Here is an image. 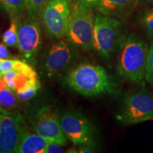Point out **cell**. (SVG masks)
<instances>
[{"instance_id": "1", "label": "cell", "mask_w": 153, "mask_h": 153, "mask_svg": "<svg viewBox=\"0 0 153 153\" xmlns=\"http://www.w3.org/2000/svg\"><path fill=\"white\" fill-rule=\"evenodd\" d=\"M65 82L74 91L85 97H97L114 90V82L106 69L91 62H82L67 74Z\"/></svg>"}, {"instance_id": "2", "label": "cell", "mask_w": 153, "mask_h": 153, "mask_svg": "<svg viewBox=\"0 0 153 153\" xmlns=\"http://www.w3.org/2000/svg\"><path fill=\"white\" fill-rule=\"evenodd\" d=\"M117 71L120 76L131 82L144 79L150 45L137 34H130L120 47Z\"/></svg>"}, {"instance_id": "3", "label": "cell", "mask_w": 153, "mask_h": 153, "mask_svg": "<svg viewBox=\"0 0 153 153\" xmlns=\"http://www.w3.org/2000/svg\"><path fill=\"white\" fill-rule=\"evenodd\" d=\"M94 20L92 9L79 0L71 5L65 37L69 43L83 51L93 49Z\"/></svg>"}, {"instance_id": "4", "label": "cell", "mask_w": 153, "mask_h": 153, "mask_svg": "<svg viewBox=\"0 0 153 153\" xmlns=\"http://www.w3.org/2000/svg\"><path fill=\"white\" fill-rule=\"evenodd\" d=\"M123 41L120 21L102 14L95 16L93 49L101 57L109 59Z\"/></svg>"}, {"instance_id": "5", "label": "cell", "mask_w": 153, "mask_h": 153, "mask_svg": "<svg viewBox=\"0 0 153 153\" xmlns=\"http://www.w3.org/2000/svg\"><path fill=\"white\" fill-rule=\"evenodd\" d=\"M116 118L123 125L137 124L152 119V94L143 86L126 96Z\"/></svg>"}, {"instance_id": "6", "label": "cell", "mask_w": 153, "mask_h": 153, "mask_svg": "<svg viewBox=\"0 0 153 153\" xmlns=\"http://www.w3.org/2000/svg\"><path fill=\"white\" fill-rule=\"evenodd\" d=\"M70 0H50L41 11L43 26L53 37L60 39L65 37L70 12Z\"/></svg>"}, {"instance_id": "7", "label": "cell", "mask_w": 153, "mask_h": 153, "mask_svg": "<svg viewBox=\"0 0 153 153\" xmlns=\"http://www.w3.org/2000/svg\"><path fill=\"white\" fill-rule=\"evenodd\" d=\"M60 125L65 135L74 145H92L94 129L91 122L78 111H66L60 116Z\"/></svg>"}, {"instance_id": "8", "label": "cell", "mask_w": 153, "mask_h": 153, "mask_svg": "<svg viewBox=\"0 0 153 153\" xmlns=\"http://www.w3.org/2000/svg\"><path fill=\"white\" fill-rule=\"evenodd\" d=\"M41 28L36 17L28 16L18 26L17 48L22 57L33 63L41 48Z\"/></svg>"}, {"instance_id": "9", "label": "cell", "mask_w": 153, "mask_h": 153, "mask_svg": "<svg viewBox=\"0 0 153 153\" xmlns=\"http://www.w3.org/2000/svg\"><path fill=\"white\" fill-rule=\"evenodd\" d=\"M35 132L48 140L65 145L66 136L60 125V116L54 106H45L36 113L33 120Z\"/></svg>"}, {"instance_id": "10", "label": "cell", "mask_w": 153, "mask_h": 153, "mask_svg": "<svg viewBox=\"0 0 153 153\" xmlns=\"http://www.w3.org/2000/svg\"><path fill=\"white\" fill-rule=\"evenodd\" d=\"M26 129L24 118L20 114L9 112L2 115L0 118V153L16 152Z\"/></svg>"}, {"instance_id": "11", "label": "cell", "mask_w": 153, "mask_h": 153, "mask_svg": "<svg viewBox=\"0 0 153 153\" xmlns=\"http://www.w3.org/2000/svg\"><path fill=\"white\" fill-rule=\"evenodd\" d=\"M68 40L53 43L44 57V69L48 75H54L66 70L75 58V53Z\"/></svg>"}, {"instance_id": "12", "label": "cell", "mask_w": 153, "mask_h": 153, "mask_svg": "<svg viewBox=\"0 0 153 153\" xmlns=\"http://www.w3.org/2000/svg\"><path fill=\"white\" fill-rule=\"evenodd\" d=\"M138 0H99L97 8L104 16L122 18L131 14Z\"/></svg>"}, {"instance_id": "13", "label": "cell", "mask_w": 153, "mask_h": 153, "mask_svg": "<svg viewBox=\"0 0 153 153\" xmlns=\"http://www.w3.org/2000/svg\"><path fill=\"white\" fill-rule=\"evenodd\" d=\"M49 140L38 134L25 131L22 135L16 153H45Z\"/></svg>"}, {"instance_id": "14", "label": "cell", "mask_w": 153, "mask_h": 153, "mask_svg": "<svg viewBox=\"0 0 153 153\" xmlns=\"http://www.w3.org/2000/svg\"><path fill=\"white\" fill-rule=\"evenodd\" d=\"M0 4L13 20L20 19L26 9L25 0H0Z\"/></svg>"}, {"instance_id": "15", "label": "cell", "mask_w": 153, "mask_h": 153, "mask_svg": "<svg viewBox=\"0 0 153 153\" xmlns=\"http://www.w3.org/2000/svg\"><path fill=\"white\" fill-rule=\"evenodd\" d=\"M3 41L5 45L9 47H17L18 41V24L16 21L13 20L10 27L4 32L3 35Z\"/></svg>"}, {"instance_id": "16", "label": "cell", "mask_w": 153, "mask_h": 153, "mask_svg": "<svg viewBox=\"0 0 153 153\" xmlns=\"http://www.w3.org/2000/svg\"><path fill=\"white\" fill-rule=\"evenodd\" d=\"M17 104V97L7 87L0 90V106L7 108H14Z\"/></svg>"}, {"instance_id": "17", "label": "cell", "mask_w": 153, "mask_h": 153, "mask_svg": "<svg viewBox=\"0 0 153 153\" xmlns=\"http://www.w3.org/2000/svg\"><path fill=\"white\" fill-rule=\"evenodd\" d=\"M49 1L50 0H25V7L28 16H37Z\"/></svg>"}, {"instance_id": "18", "label": "cell", "mask_w": 153, "mask_h": 153, "mask_svg": "<svg viewBox=\"0 0 153 153\" xmlns=\"http://www.w3.org/2000/svg\"><path fill=\"white\" fill-rule=\"evenodd\" d=\"M141 22L149 37L153 39V8L147 9L144 11Z\"/></svg>"}, {"instance_id": "19", "label": "cell", "mask_w": 153, "mask_h": 153, "mask_svg": "<svg viewBox=\"0 0 153 153\" xmlns=\"http://www.w3.org/2000/svg\"><path fill=\"white\" fill-rule=\"evenodd\" d=\"M145 78L148 83L153 85V39H151L150 43L148 63H147Z\"/></svg>"}, {"instance_id": "20", "label": "cell", "mask_w": 153, "mask_h": 153, "mask_svg": "<svg viewBox=\"0 0 153 153\" xmlns=\"http://www.w3.org/2000/svg\"><path fill=\"white\" fill-rule=\"evenodd\" d=\"M40 89V84L32 86L22 91H18L16 92L17 98L22 101H27L32 99L37 94Z\"/></svg>"}, {"instance_id": "21", "label": "cell", "mask_w": 153, "mask_h": 153, "mask_svg": "<svg viewBox=\"0 0 153 153\" xmlns=\"http://www.w3.org/2000/svg\"><path fill=\"white\" fill-rule=\"evenodd\" d=\"M65 151L61 148V145L58 143L49 141L48 143L45 153H63Z\"/></svg>"}, {"instance_id": "22", "label": "cell", "mask_w": 153, "mask_h": 153, "mask_svg": "<svg viewBox=\"0 0 153 153\" xmlns=\"http://www.w3.org/2000/svg\"><path fill=\"white\" fill-rule=\"evenodd\" d=\"M10 57V53L7 50V47L4 44H0V59H8Z\"/></svg>"}, {"instance_id": "23", "label": "cell", "mask_w": 153, "mask_h": 153, "mask_svg": "<svg viewBox=\"0 0 153 153\" xmlns=\"http://www.w3.org/2000/svg\"><path fill=\"white\" fill-rule=\"evenodd\" d=\"M84 4H85L87 7H90V8H97V5H98L99 0H79Z\"/></svg>"}, {"instance_id": "24", "label": "cell", "mask_w": 153, "mask_h": 153, "mask_svg": "<svg viewBox=\"0 0 153 153\" xmlns=\"http://www.w3.org/2000/svg\"><path fill=\"white\" fill-rule=\"evenodd\" d=\"M90 146L91 145H86L85 147L80 149L79 152H94V150Z\"/></svg>"}, {"instance_id": "25", "label": "cell", "mask_w": 153, "mask_h": 153, "mask_svg": "<svg viewBox=\"0 0 153 153\" xmlns=\"http://www.w3.org/2000/svg\"><path fill=\"white\" fill-rule=\"evenodd\" d=\"M6 87H7V83H6L2 78H0V90L4 89Z\"/></svg>"}, {"instance_id": "26", "label": "cell", "mask_w": 153, "mask_h": 153, "mask_svg": "<svg viewBox=\"0 0 153 153\" xmlns=\"http://www.w3.org/2000/svg\"><path fill=\"white\" fill-rule=\"evenodd\" d=\"M145 3L148 4L153 6V0H143Z\"/></svg>"}, {"instance_id": "27", "label": "cell", "mask_w": 153, "mask_h": 153, "mask_svg": "<svg viewBox=\"0 0 153 153\" xmlns=\"http://www.w3.org/2000/svg\"><path fill=\"white\" fill-rule=\"evenodd\" d=\"M7 113H9V112L7 111L2 109V108H0V115L6 114H7Z\"/></svg>"}, {"instance_id": "28", "label": "cell", "mask_w": 153, "mask_h": 153, "mask_svg": "<svg viewBox=\"0 0 153 153\" xmlns=\"http://www.w3.org/2000/svg\"><path fill=\"white\" fill-rule=\"evenodd\" d=\"M1 59H0V62H1ZM2 76H3V73L2 72H1V69H0V78H2Z\"/></svg>"}, {"instance_id": "29", "label": "cell", "mask_w": 153, "mask_h": 153, "mask_svg": "<svg viewBox=\"0 0 153 153\" xmlns=\"http://www.w3.org/2000/svg\"><path fill=\"white\" fill-rule=\"evenodd\" d=\"M4 115V114H3ZM1 116H2V115H0V118H1Z\"/></svg>"}]
</instances>
